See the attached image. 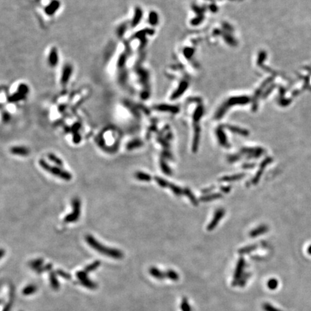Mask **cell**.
<instances>
[{
    "instance_id": "cell-25",
    "label": "cell",
    "mask_w": 311,
    "mask_h": 311,
    "mask_svg": "<svg viewBox=\"0 0 311 311\" xmlns=\"http://www.w3.org/2000/svg\"><path fill=\"white\" fill-rule=\"evenodd\" d=\"M239 159H240V156H232V157H231L229 159H228V161L233 162V161L238 160Z\"/></svg>"
},
{
    "instance_id": "cell-10",
    "label": "cell",
    "mask_w": 311,
    "mask_h": 311,
    "mask_svg": "<svg viewBox=\"0 0 311 311\" xmlns=\"http://www.w3.org/2000/svg\"><path fill=\"white\" fill-rule=\"evenodd\" d=\"M244 265V260H243V258H241V260L239 261V262H238V266H237L236 271H235V277H235V280H236V279H238V278L240 277V275H241V272H242V270H243Z\"/></svg>"
},
{
    "instance_id": "cell-5",
    "label": "cell",
    "mask_w": 311,
    "mask_h": 311,
    "mask_svg": "<svg viewBox=\"0 0 311 311\" xmlns=\"http://www.w3.org/2000/svg\"><path fill=\"white\" fill-rule=\"evenodd\" d=\"M10 152L12 154L20 155L22 157H26L30 153L29 149L24 146H14L10 148Z\"/></svg>"
},
{
    "instance_id": "cell-17",
    "label": "cell",
    "mask_w": 311,
    "mask_h": 311,
    "mask_svg": "<svg viewBox=\"0 0 311 311\" xmlns=\"http://www.w3.org/2000/svg\"><path fill=\"white\" fill-rule=\"evenodd\" d=\"M184 192H185V194H187V197H188L190 199V200H191L193 204H197V200H196L195 197H194V195L192 194V193L191 192H190V190H188V189H186L185 191H184Z\"/></svg>"
},
{
    "instance_id": "cell-21",
    "label": "cell",
    "mask_w": 311,
    "mask_h": 311,
    "mask_svg": "<svg viewBox=\"0 0 311 311\" xmlns=\"http://www.w3.org/2000/svg\"><path fill=\"white\" fill-rule=\"evenodd\" d=\"M256 246H257L256 245H252V246H250L246 247V248H243V249L240 250V252H241V253L249 252V251H253V250L255 249V248H256Z\"/></svg>"
},
{
    "instance_id": "cell-3",
    "label": "cell",
    "mask_w": 311,
    "mask_h": 311,
    "mask_svg": "<svg viewBox=\"0 0 311 311\" xmlns=\"http://www.w3.org/2000/svg\"><path fill=\"white\" fill-rule=\"evenodd\" d=\"M72 207L73 210L72 213L66 215L64 218V221L66 223H73L77 221L80 216L81 212V202L80 200L78 198H74L72 202Z\"/></svg>"
},
{
    "instance_id": "cell-15",
    "label": "cell",
    "mask_w": 311,
    "mask_h": 311,
    "mask_svg": "<svg viewBox=\"0 0 311 311\" xmlns=\"http://www.w3.org/2000/svg\"><path fill=\"white\" fill-rule=\"evenodd\" d=\"M169 187L171 190V191H172L174 194H177V195H181V194H182V190H181L179 187H177V186L174 185V184H169Z\"/></svg>"
},
{
    "instance_id": "cell-11",
    "label": "cell",
    "mask_w": 311,
    "mask_h": 311,
    "mask_svg": "<svg viewBox=\"0 0 311 311\" xmlns=\"http://www.w3.org/2000/svg\"><path fill=\"white\" fill-rule=\"evenodd\" d=\"M243 177H244V174H236V175H233V176H228V177H225L221 179V181H235V180H238L242 178Z\"/></svg>"
},
{
    "instance_id": "cell-2",
    "label": "cell",
    "mask_w": 311,
    "mask_h": 311,
    "mask_svg": "<svg viewBox=\"0 0 311 311\" xmlns=\"http://www.w3.org/2000/svg\"><path fill=\"white\" fill-rule=\"evenodd\" d=\"M39 164L43 169L50 172L51 174H53V175L60 177L61 179H62L63 180H66V181H69V180L72 179V175L71 174V173L66 171V170L60 168V167H53V166L49 165V164H48L46 161H44L43 159L39 160Z\"/></svg>"
},
{
    "instance_id": "cell-24",
    "label": "cell",
    "mask_w": 311,
    "mask_h": 311,
    "mask_svg": "<svg viewBox=\"0 0 311 311\" xmlns=\"http://www.w3.org/2000/svg\"><path fill=\"white\" fill-rule=\"evenodd\" d=\"M262 174V169L260 170V171H258V172H257V174H256V175L255 178H254V179L253 180V183H254V184H255V183H256L257 181H258V179H259V178H260Z\"/></svg>"
},
{
    "instance_id": "cell-4",
    "label": "cell",
    "mask_w": 311,
    "mask_h": 311,
    "mask_svg": "<svg viewBox=\"0 0 311 311\" xmlns=\"http://www.w3.org/2000/svg\"><path fill=\"white\" fill-rule=\"evenodd\" d=\"M224 214H225V211H224V210H223V209L218 210L215 213V216H214L213 221H211L210 225H208V227H207V230H208V231H211V230H213V228H215V227H216V225H218V222L221 221L222 217L224 215Z\"/></svg>"
},
{
    "instance_id": "cell-22",
    "label": "cell",
    "mask_w": 311,
    "mask_h": 311,
    "mask_svg": "<svg viewBox=\"0 0 311 311\" xmlns=\"http://www.w3.org/2000/svg\"><path fill=\"white\" fill-rule=\"evenodd\" d=\"M99 262H94L93 264H92L91 265H89V266H88L86 268V270L87 271H91V270H93V269H96L97 266H99Z\"/></svg>"
},
{
    "instance_id": "cell-16",
    "label": "cell",
    "mask_w": 311,
    "mask_h": 311,
    "mask_svg": "<svg viewBox=\"0 0 311 311\" xmlns=\"http://www.w3.org/2000/svg\"><path fill=\"white\" fill-rule=\"evenodd\" d=\"M277 285H278L277 280H276V279H269V282H268V283H267L268 287H269V289H276V287H277Z\"/></svg>"
},
{
    "instance_id": "cell-27",
    "label": "cell",
    "mask_w": 311,
    "mask_h": 311,
    "mask_svg": "<svg viewBox=\"0 0 311 311\" xmlns=\"http://www.w3.org/2000/svg\"><path fill=\"white\" fill-rule=\"evenodd\" d=\"M221 190H222L223 192H229V190H231V187H221Z\"/></svg>"
},
{
    "instance_id": "cell-7",
    "label": "cell",
    "mask_w": 311,
    "mask_h": 311,
    "mask_svg": "<svg viewBox=\"0 0 311 311\" xmlns=\"http://www.w3.org/2000/svg\"><path fill=\"white\" fill-rule=\"evenodd\" d=\"M135 177H136V178L137 179L140 180V181H149L151 179V177H150L149 174L144 172H142V171H137V172H136Z\"/></svg>"
},
{
    "instance_id": "cell-9",
    "label": "cell",
    "mask_w": 311,
    "mask_h": 311,
    "mask_svg": "<svg viewBox=\"0 0 311 311\" xmlns=\"http://www.w3.org/2000/svg\"><path fill=\"white\" fill-rule=\"evenodd\" d=\"M143 146V142L140 140H134L130 141L128 144L127 145V148L128 150H132V149L139 148Z\"/></svg>"
},
{
    "instance_id": "cell-26",
    "label": "cell",
    "mask_w": 311,
    "mask_h": 311,
    "mask_svg": "<svg viewBox=\"0 0 311 311\" xmlns=\"http://www.w3.org/2000/svg\"><path fill=\"white\" fill-rule=\"evenodd\" d=\"M34 290H35L34 287H32V289H28V288H26V289H25V291H24V292H25V293L28 294V293H31V292H33Z\"/></svg>"
},
{
    "instance_id": "cell-18",
    "label": "cell",
    "mask_w": 311,
    "mask_h": 311,
    "mask_svg": "<svg viewBox=\"0 0 311 311\" xmlns=\"http://www.w3.org/2000/svg\"><path fill=\"white\" fill-rule=\"evenodd\" d=\"M167 277H168L169 279H172V280H177L179 278L178 277V275H177V273H176L174 271H172V270H170L168 272H167Z\"/></svg>"
},
{
    "instance_id": "cell-28",
    "label": "cell",
    "mask_w": 311,
    "mask_h": 311,
    "mask_svg": "<svg viewBox=\"0 0 311 311\" xmlns=\"http://www.w3.org/2000/svg\"><path fill=\"white\" fill-rule=\"evenodd\" d=\"M253 167H254V164H246L244 165V168H252Z\"/></svg>"
},
{
    "instance_id": "cell-20",
    "label": "cell",
    "mask_w": 311,
    "mask_h": 311,
    "mask_svg": "<svg viewBox=\"0 0 311 311\" xmlns=\"http://www.w3.org/2000/svg\"><path fill=\"white\" fill-rule=\"evenodd\" d=\"M161 169H162L163 171H164L165 174H169V175L171 174V171H170V169H169L168 166H167V164L164 162V161H162V162L161 163Z\"/></svg>"
},
{
    "instance_id": "cell-13",
    "label": "cell",
    "mask_w": 311,
    "mask_h": 311,
    "mask_svg": "<svg viewBox=\"0 0 311 311\" xmlns=\"http://www.w3.org/2000/svg\"><path fill=\"white\" fill-rule=\"evenodd\" d=\"M221 196H222V195H221V194H218V193H215V194H210V195L204 196V197H202L201 200H202V201H204V202L210 201V200H215V199L220 198V197H221Z\"/></svg>"
},
{
    "instance_id": "cell-6",
    "label": "cell",
    "mask_w": 311,
    "mask_h": 311,
    "mask_svg": "<svg viewBox=\"0 0 311 311\" xmlns=\"http://www.w3.org/2000/svg\"><path fill=\"white\" fill-rule=\"evenodd\" d=\"M268 231V227L266 225H262V226L258 227L257 228H256L255 230L251 231L250 233V235L251 237L254 238V237H256L257 235H260V234L264 233Z\"/></svg>"
},
{
    "instance_id": "cell-1",
    "label": "cell",
    "mask_w": 311,
    "mask_h": 311,
    "mask_svg": "<svg viewBox=\"0 0 311 311\" xmlns=\"http://www.w3.org/2000/svg\"><path fill=\"white\" fill-rule=\"evenodd\" d=\"M85 240L92 248L96 250L98 252L101 253L102 254L115 258H120L123 257V253L121 251L117 249L108 248L105 246H103L99 241H96L92 235H86L85 237Z\"/></svg>"
},
{
    "instance_id": "cell-8",
    "label": "cell",
    "mask_w": 311,
    "mask_h": 311,
    "mask_svg": "<svg viewBox=\"0 0 311 311\" xmlns=\"http://www.w3.org/2000/svg\"><path fill=\"white\" fill-rule=\"evenodd\" d=\"M48 159L50 160V161H53L54 164H56V165H58L59 167H63V161H62L61 159H60L59 158V157H57L55 154H53V153H48Z\"/></svg>"
},
{
    "instance_id": "cell-14",
    "label": "cell",
    "mask_w": 311,
    "mask_h": 311,
    "mask_svg": "<svg viewBox=\"0 0 311 311\" xmlns=\"http://www.w3.org/2000/svg\"><path fill=\"white\" fill-rule=\"evenodd\" d=\"M155 180L157 181V182L158 183L160 187H169V183L168 181H166V180H164V179L157 177H155Z\"/></svg>"
},
{
    "instance_id": "cell-19",
    "label": "cell",
    "mask_w": 311,
    "mask_h": 311,
    "mask_svg": "<svg viewBox=\"0 0 311 311\" xmlns=\"http://www.w3.org/2000/svg\"><path fill=\"white\" fill-rule=\"evenodd\" d=\"M181 309L183 311H191V308L190 307L186 299H184L182 303H181Z\"/></svg>"
},
{
    "instance_id": "cell-12",
    "label": "cell",
    "mask_w": 311,
    "mask_h": 311,
    "mask_svg": "<svg viewBox=\"0 0 311 311\" xmlns=\"http://www.w3.org/2000/svg\"><path fill=\"white\" fill-rule=\"evenodd\" d=\"M150 273L154 277L158 278V279H161V278L164 277V274L160 272L157 268H151V269H150Z\"/></svg>"
},
{
    "instance_id": "cell-23",
    "label": "cell",
    "mask_w": 311,
    "mask_h": 311,
    "mask_svg": "<svg viewBox=\"0 0 311 311\" xmlns=\"http://www.w3.org/2000/svg\"><path fill=\"white\" fill-rule=\"evenodd\" d=\"M43 261L42 259H38V260L33 261V262H31L30 266L33 268L37 267V266H39L40 265H41V264L43 263Z\"/></svg>"
}]
</instances>
